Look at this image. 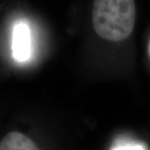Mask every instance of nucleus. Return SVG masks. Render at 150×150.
Returning <instances> with one entry per match:
<instances>
[{"label": "nucleus", "mask_w": 150, "mask_h": 150, "mask_svg": "<svg viewBox=\"0 0 150 150\" xmlns=\"http://www.w3.org/2000/svg\"><path fill=\"white\" fill-rule=\"evenodd\" d=\"M12 50L14 59L23 62L31 55V34L27 24L23 22L15 25L13 31Z\"/></svg>", "instance_id": "nucleus-2"}, {"label": "nucleus", "mask_w": 150, "mask_h": 150, "mask_svg": "<svg viewBox=\"0 0 150 150\" xmlns=\"http://www.w3.org/2000/svg\"><path fill=\"white\" fill-rule=\"evenodd\" d=\"M117 150H143L140 146H126V147H121Z\"/></svg>", "instance_id": "nucleus-4"}, {"label": "nucleus", "mask_w": 150, "mask_h": 150, "mask_svg": "<svg viewBox=\"0 0 150 150\" xmlns=\"http://www.w3.org/2000/svg\"><path fill=\"white\" fill-rule=\"evenodd\" d=\"M136 18L135 0H93V27L103 39L119 42L134 31Z\"/></svg>", "instance_id": "nucleus-1"}, {"label": "nucleus", "mask_w": 150, "mask_h": 150, "mask_svg": "<svg viewBox=\"0 0 150 150\" xmlns=\"http://www.w3.org/2000/svg\"><path fill=\"white\" fill-rule=\"evenodd\" d=\"M0 150H39L37 145L25 134L11 132L0 141Z\"/></svg>", "instance_id": "nucleus-3"}]
</instances>
